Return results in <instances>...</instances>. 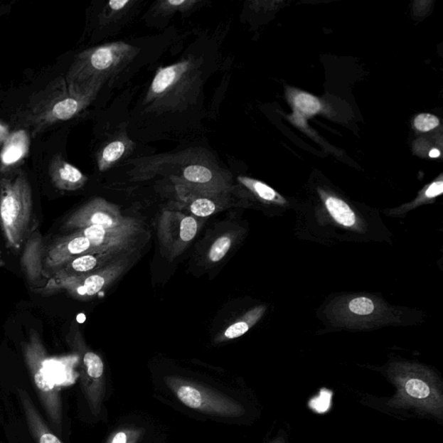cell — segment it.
Returning a JSON list of instances; mask_svg holds the SVG:
<instances>
[{
  "label": "cell",
  "instance_id": "6da1fadb",
  "mask_svg": "<svg viewBox=\"0 0 443 443\" xmlns=\"http://www.w3.org/2000/svg\"><path fill=\"white\" fill-rule=\"evenodd\" d=\"M103 85L102 82L78 85L65 75L59 77L31 98L18 119L35 137L55 123L77 117L91 105Z\"/></svg>",
  "mask_w": 443,
  "mask_h": 443
},
{
  "label": "cell",
  "instance_id": "7a4b0ae2",
  "mask_svg": "<svg viewBox=\"0 0 443 443\" xmlns=\"http://www.w3.org/2000/svg\"><path fill=\"white\" fill-rule=\"evenodd\" d=\"M33 218V191L26 175L0 181V225L11 248L19 249L30 233Z\"/></svg>",
  "mask_w": 443,
  "mask_h": 443
},
{
  "label": "cell",
  "instance_id": "3957f363",
  "mask_svg": "<svg viewBox=\"0 0 443 443\" xmlns=\"http://www.w3.org/2000/svg\"><path fill=\"white\" fill-rule=\"evenodd\" d=\"M138 53L137 47L124 42L90 48L75 57L65 78L78 85L106 83L129 66Z\"/></svg>",
  "mask_w": 443,
  "mask_h": 443
},
{
  "label": "cell",
  "instance_id": "277c9868",
  "mask_svg": "<svg viewBox=\"0 0 443 443\" xmlns=\"http://www.w3.org/2000/svg\"><path fill=\"white\" fill-rule=\"evenodd\" d=\"M201 74L193 58L159 68L144 100L150 110L178 109L198 87Z\"/></svg>",
  "mask_w": 443,
  "mask_h": 443
},
{
  "label": "cell",
  "instance_id": "5b68a950",
  "mask_svg": "<svg viewBox=\"0 0 443 443\" xmlns=\"http://www.w3.org/2000/svg\"><path fill=\"white\" fill-rule=\"evenodd\" d=\"M28 370L40 402L46 410L48 419L53 429L59 436L63 434V414L61 397L55 385L53 375L47 367V352L41 338L36 333L30 335L29 339L23 345Z\"/></svg>",
  "mask_w": 443,
  "mask_h": 443
},
{
  "label": "cell",
  "instance_id": "8992f818",
  "mask_svg": "<svg viewBox=\"0 0 443 443\" xmlns=\"http://www.w3.org/2000/svg\"><path fill=\"white\" fill-rule=\"evenodd\" d=\"M171 159L177 166V171L170 176L176 188L191 193H229L228 174L201 154L183 153Z\"/></svg>",
  "mask_w": 443,
  "mask_h": 443
},
{
  "label": "cell",
  "instance_id": "52a82bcc",
  "mask_svg": "<svg viewBox=\"0 0 443 443\" xmlns=\"http://www.w3.org/2000/svg\"><path fill=\"white\" fill-rule=\"evenodd\" d=\"M201 218L181 210L166 209L159 215L157 231L161 252L170 261L181 255L201 230Z\"/></svg>",
  "mask_w": 443,
  "mask_h": 443
},
{
  "label": "cell",
  "instance_id": "ba28073f",
  "mask_svg": "<svg viewBox=\"0 0 443 443\" xmlns=\"http://www.w3.org/2000/svg\"><path fill=\"white\" fill-rule=\"evenodd\" d=\"M129 251L110 265L102 267L95 272L69 277L61 280H50L47 289H65L68 293L79 300L87 301L97 297L103 290L107 289L124 274L131 261Z\"/></svg>",
  "mask_w": 443,
  "mask_h": 443
},
{
  "label": "cell",
  "instance_id": "9c48e42d",
  "mask_svg": "<svg viewBox=\"0 0 443 443\" xmlns=\"http://www.w3.org/2000/svg\"><path fill=\"white\" fill-rule=\"evenodd\" d=\"M72 233L89 239L97 252L124 253L134 250L135 242L142 234L143 230L141 223L134 218L129 223L111 228L90 226Z\"/></svg>",
  "mask_w": 443,
  "mask_h": 443
},
{
  "label": "cell",
  "instance_id": "30bf717a",
  "mask_svg": "<svg viewBox=\"0 0 443 443\" xmlns=\"http://www.w3.org/2000/svg\"><path fill=\"white\" fill-rule=\"evenodd\" d=\"M133 219L123 215L114 203L102 198H95L72 213L68 218L65 227L72 231L90 226L111 228L129 223Z\"/></svg>",
  "mask_w": 443,
  "mask_h": 443
},
{
  "label": "cell",
  "instance_id": "8fae6325",
  "mask_svg": "<svg viewBox=\"0 0 443 443\" xmlns=\"http://www.w3.org/2000/svg\"><path fill=\"white\" fill-rule=\"evenodd\" d=\"M97 252L92 247L89 239L71 233L66 237L59 239L48 249L43 259L45 274H54L75 258L80 255Z\"/></svg>",
  "mask_w": 443,
  "mask_h": 443
},
{
  "label": "cell",
  "instance_id": "7c38bea8",
  "mask_svg": "<svg viewBox=\"0 0 443 443\" xmlns=\"http://www.w3.org/2000/svg\"><path fill=\"white\" fill-rule=\"evenodd\" d=\"M177 397L183 405L191 409L206 412L229 416L233 414V405L225 398L191 385L182 384L175 389Z\"/></svg>",
  "mask_w": 443,
  "mask_h": 443
},
{
  "label": "cell",
  "instance_id": "4fadbf2b",
  "mask_svg": "<svg viewBox=\"0 0 443 443\" xmlns=\"http://www.w3.org/2000/svg\"><path fill=\"white\" fill-rule=\"evenodd\" d=\"M183 208L197 218H207L228 208L229 193H191L177 188Z\"/></svg>",
  "mask_w": 443,
  "mask_h": 443
},
{
  "label": "cell",
  "instance_id": "5bb4252c",
  "mask_svg": "<svg viewBox=\"0 0 443 443\" xmlns=\"http://www.w3.org/2000/svg\"><path fill=\"white\" fill-rule=\"evenodd\" d=\"M126 253L127 252H91L80 255L74 260L68 262L61 269L55 271L50 279L51 280H61V279L81 277L83 274L95 272Z\"/></svg>",
  "mask_w": 443,
  "mask_h": 443
},
{
  "label": "cell",
  "instance_id": "9a60e30c",
  "mask_svg": "<svg viewBox=\"0 0 443 443\" xmlns=\"http://www.w3.org/2000/svg\"><path fill=\"white\" fill-rule=\"evenodd\" d=\"M20 404L29 427L31 433L38 443H63L58 436L49 428L33 404L30 395L22 388L17 389Z\"/></svg>",
  "mask_w": 443,
  "mask_h": 443
},
{
  "label": "cell",
  "instance_id": "2e32d148",
  "mask_svg": "<svg viewBox=\"0 0 443 443\" xmlns=\"http://www.w3.org/2000/svg\"><path fill=\"white\" fill-rule=\"evenodd\" d=\"M50 177L55 188L73 191L85 186L87 178L77 167L68 163L60 155H55L50 162Z\"/></svg>",
  "mask_w": 443,
  "mask_h": 443
},
{
  "label": "cell",
  "instance_id": "e0dca14e",
  "mask_svg": "<svg viewBox=\"0 0 443 443\" xmlns=\"http://www.w3.org/2000/svg\"><path fill=\"white\" fill-rule=\"evenodd\" d=\"M135 144L126 133H119L98 151V169L101 173L110 170L134 151Z\"/></svg>",
  "mask_w": 443,
  "mask_h": 443
},
{
  "label": "cell",
  "instance_id": "ac0fdd59",
  "mask_svg": "<svg viewBox=\"0 0 443 443\" xmlns=\"http://www.w3.org/2000/svg\"><path fill=\"white\" fill-rule=\"evenodd\" d=\"M30 139L26 130L14 132L6 137L0 153V170L17 165L29 151Z\"/></svg>",
  "mask_w": 443,
  "mask_h": 443
},
{
  "label": "cell",
  "instance_id": "d6986e66",
  "mask_svg": "<svg viewBox=\"0 0 443 443\" xmlns=\"http://www.w3.org/2000/svg\"><path fill=\"white\" fill-rule=\"evenodd\" d=\"M29 239L21 262L27 278L31 283H35L39 282L45 274L43 265V241L38 234H34Z\"/></svg>",
  "mask_w": 443,
  "mask_h": 443
},
{
  "label": "cell",
  "instance_id": "ffe728a7",
  "mask_svg": "<svg viewBox=\"0 0 443 443\" xmlns=\"http://www.w3.org/2000/svg\"><path fill=\"white\" fill-rule=\"evenodd\" d=\"M265 306H261L255 307L237 321H234L225 331L218 335V342H225L231 339L237 338L245 335L255 324H257L259 319L265 312Z\"/></svg>",
  "mask_w": 443,
  "mask_h": 443
},
{
  "label": "cell",
  "instance_id": "44dd1931",
  "mask_svg": "<svg viewBox=\"0 0 443 443\" xmlns=\"http://www.w3.org/2000/svg\"><path fill=\"white\" fill-rule=\"evenodd\" d=\"M325 205L330 215L339 225L346 227H353L356 225V215L345 201L329 196L325 199Z\"/></svg>",
  "mask_w": 443,
  "mask_h": 443
},
{
  "label": "cell",
  "instance_id": "7402d4cb",
  "mask_svg": "<svg viewBox=\"0 0 443 443\" xmlns=\"http://www.w3.org/2000/svg\"><path fill=\"white\" fill-rule=\"evenodd\" d=\"M235 239L234 231H230V233L228 231V233H223L215 238L207 251V262L210 265H215V263L222 261L233 248Z\"/></svg>",
  "mask_w": 443,
  "mask_h": 443
},
{
  "label": "cell",
  "instance_id": "603a6c76",
  "mask_svg": "<svg viewBox=\"0 0 443 443\" xmlns=\"http://www.w3.org/2000/svg\"><path fill=\"white\" fill-rule=\"evenodd\" d=\"M237 179L243 186H245L247 189L252 191L255 195H257V197L262 199V201L277 203H286L285 199L283 198L280 194L277 193V191L271 188L269 186H267L265 183L248 177L241 176L238 177Z\"/></svg>",
  "mask_w": 443,
  "mask_h": 443
},
{
  "label": "cell",
  "instance_id": "cb8c5ba5",
  "mask_svg": "<svg viewBox=\"0 0 443 443\" xmlns=\"http://www.w3.org/2000/svg\"><path fill=\"white\" fill-rule=\"evenodd\" d=\"M83 370H85V387L87 389L89 380H92V386L94 383L99 380L102 377L105 372V365L102 358L97 353L91 351L82 352Z\"/></svg>",
  "mask_w": 443,
  "mask_h": 443
},
{
  "label": "cell",
  "instance_id": "d4e9b609",
  "mask_svg": "<svg viewBox=\"0 0 443 443\" xmlns=\"http://www.w3.org/2000/svg\"><path fill=\"white\" fill-rule=\"evenodd\" d=\"M199 3L201 2L198 0H161L156 3L154 9L156 11V14L170 16L191 11Z\"/></svg>",
  "mask_w": 443,
  "mask_h": 443
},
{
  "label": "cell",
  "instance_id": "484cf974",
  "mask_svg": "<svg viewBox=\"0 0 443 443\" xmlns=\"http://www.w3.org/2000/svg\"><path fill=\"white\" fill-rule=\"evenodd\" d=\"M135 5L133 0H112L107 4L102 14V21L105 25L117 21L123 16L129 13L131 8Z\"/></svg>",
  "mask_w": 443,
  "mask_h": 443
},
{
  "label": "cell",
  "instance_id": "4316f807",
  "mask_svg": "<svg viewBox=\"0 0 443 443\" xmlns=\"http://www.w3.org/2000/svg\"><path fill=\"white\" fill-rule=\"evenodd\" d=\"M294 105L299 114L311 117L321 110V102L314 95L300 92L294 98Z\"/></svg>",
  "mask_w": 443,
  "mask_h": 443
},
{
  "label": "cell",
  "instance_id": "83f0119b",
  "mask_svg": "<svg viewBox=\"0 0 443 443\" xmlns=\"http://www.w3.org/2000/svg\"><path fill=\"white\" fill-rule=\"evenodd\" d=\"M348 309L351 313L361 316H366L374 313L376 306L373 300L367 297H357L349 302Z\"/></svg>",
  "mask_w": 443,
  "mask_h": 443
},
{
  "label": "cell",
  "instance_id": "f1b7e54d",
  "mask_svg": "<svg viewBox=\"0 0 443 443\" xmlns=\"http://www.w3.org/2000/svg\"><path fill=\"white\" fill-rule=\"evenodd\" d=\"M406 393L410 397L417 399H424L428 397L430 394V389L425 382L420 379L412 378L406 382Z\"/></svg>",
  "mask_w": 443,
  "mask_h": 443
},
{
  "label": "cell",
  "instance_id": "f546056e",
  "mask_svg": "<svg viewBox=\"0 0 443 443\" xmlns=\"http://www.w3.org/2000/svg\"><path fill=\"white\" fill-rule=\"evenodd\" d=\"M439 119L434 115L429 114H419L415 119V127L422 132L430 131L439 126Z\"/></svg>",
  "mask_w": 443,
  "mask_h": 443
},
{
  "label": "cell",
  "instance_id": "4dcf8cb0",
  "mask_svg": "<svg viewBox=\"0 0 443 443\" xmlns=\"http://www.w3.org/2000/svg\"><path fill=\"white\" fill-rule=\"evenodd\" d=\"M443 191V182L437 181L432 183L429 186V188L425 191L426 198H433L441 195Z\"/></svg>",
  "mask_w": 443,
  "mask_h": 443
},
{
  "label": "cell",
  "instance_id": "1f68e13d",
  "mask_svg": "<svg viewBox=\"0 0 443 443\" xmlns=\"http://www.w3.org/2000/svg\"><path fill=\"white\" fill-rule=\"evenodd\" d=\"M111 443H127V434L123 432L115 434Z\"/></svg>",
  "mask_w": 443,
  "mask_h": 443
},
{
  "label": "cell",
  "instance_id": "d6a6232c",
  "mask_svg": "<svg viewBox=\"0 0 443 443\" xmlns=\"http://www.w3.org/2000/svg\"><path fill=\"white\" fill-rule=\"evenodd\" d=\"M440 151H439L438 149H432L429 151V156L431 158H437L440 156Z\"/></svg>",
  "mask_w": 443,
  "mask_h": 443
},
{
  "label": "cell",
  "instance_id": "836d02e7",
  "mask_svg": "<svg viewBox=\"0 0 443 443\" xmlns=\"http://www.w3.org/2000/svg\"><path fill=\"white\" fill-rule=\"evenodd\" d=\"M6 137L5 135L0 134V146L2 145L4 141H5Z\"/></svg>",
  "mask_w": 443,
  "mask_h": 443
}]
</instances>
